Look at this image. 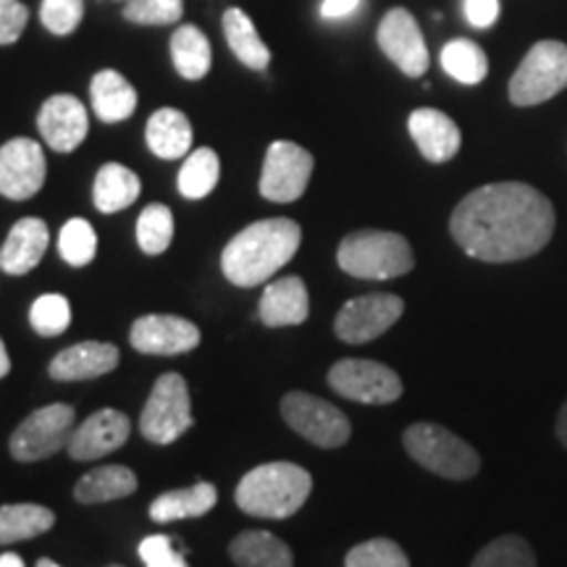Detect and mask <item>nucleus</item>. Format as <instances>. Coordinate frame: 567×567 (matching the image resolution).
<instances>
[{"mask_svg":"<svg viewBox=\"0 0 567 567\" xmlns=\"http://www.w3.org/2000/svg\"><path fill=\"white\" fill-rule=\"evenodd\" d=\"M555 224L547 195L523 182H496L457 203L450 231L460 250L481 264H517L549 245Z\"/></svg>","mask_w":567,"mask_h":567,"instance_id":"1","label":"nucleus"},{"mask_svg":"<svg viewBox=\"0 0 567 567\" xmlns=\"http://www.w3.org/2000/svg\"><path fill=\"white\" fill-rule=\"evenodd\" d=\"M302 245V229L292 218H266L234 234L221 252V271L234 287H258L281 271Z\"/></svg>","mask_w":567,"mask_h":567,"instance_id":"2","label":"nucleus"},{"mask_svg":"<svg viewBox=\"0 0 567 567\" xmlns=\"http://www.w3.org/2000/svg\"><path fill=\"white\" fill-rule=\"evenodd\" d=\"M310 492H313V476L302 465L279 460L245 473L234 492V502L250 517L287 520L300 513Z\"/></svg>","mask_w":567,"mask_h":567,"instance_id":"3","label":"nucleus"},{"mask_svg":"<svg viewBox=\"0 0 567 567\" xmlns=\"http://www.w3.org/2000/svg\"><path fill=\"white\" fill-rule=\"evenodd\" d=\"M337 264L354 279L386 281L413 271L415 255L402 234L360 229L339 243Z\"/></svg>","mask_w":567,"mask_h":567,"instance_id":"4","label":"nucleus"},{"mask_svg":"<svg viewBox=\"0 0 567 567\" xmlns=\"http://www.w3.org/2000/svg\"><path fill=\"white\" fill-rule=\"evenodd\" d=\"M405 452L425 471L450 481H467L478 476L481 457L465 439L452 434L439 423H413L402 434Z\"/></svg>","mask_w":567,"mask_h":567,"instance_id":"5","label":"nucleus"},{"mask_svg":"<svg viewBox=\"0 0 567 567\" xmlns=\"http://www.w3.org/2000/svg\"><path fill=\"white\" fill-rule=\"evenodd\" d=\"M567 87V45L559 40H542L526 53L509 80V103L530 109L551 101Z\"/></svg>","mask_w":567,"mask_h":567,"instance_id":"6","label":"nucleus"},{"mask_svg":"<svg viewBox=\"0 0 567 567\" xmlns=\"http://www.w3.org/2000/svg\"><path fill=\"white\" fill-rule=\"evenodd\" d=\"M195 425L193 400L182 373H163L153 384L140 415V434L151 444L168 446Z\"/></svg>","mask_w":567,"mask_h":567,"instance_id":"7","label":"nucleus"},{"mask_svg":"<svg viewBox=\"0 0 567 567\" xmlns=\"http://www.w3.org/2000/svg\"><path fill=\"white\" fill-rule=\"evenodd\" d=\"M74 425V408L66 402H53V405L34 410L11 434V457L19 463H40V460L59 455L61 450H66Z\"/></svg>","mask_w":567,"mask_h":567,"instance_id":"8","label":"nucleus"},{"mask_svg":"<svg viewBox=\"0 0 567 567\" xmlns=\"http://www.w3.org/2000/svg\"><path fill=\"white\" fill-rule=\"evenodd\" d=\"M281 417L295 434L321 450H339L350 442L352 423L342 410L308 392H289L281 396Z\"/></svg>","mask_w":567,"mask_h":567,"instance_id":"9","label":"nucleus"},{"mask_svg":"<svg viewBox=\"0 0 567 567\" xmlns=\"http://www.w3.org/2000/svg\"><path fill=\"white\" fill-rule=\"evenodd\" d=\"M329 386L360 405H392L402 396V379L379 360L342 358L331 365Z\"/></svg>","mask_w":567,"mask_h":567,"instance_id":"10","label":"nucleus"},{"mask_svg":"<svg viewBox=\"0 0 567 567\" xmlns=\"http://www.w3.org/2000/svg\"><path fill=\"white\" fill-rule=\"evenodd\" d=\"M405 313V300L400 295L375 292L360 295L344 302L334 318V334L347 344H365L386 334Z\"/></svg>","mask_w":567,"mask_h":567,"instance_id":"11","label":"nucleus"},{"mask_svg":"<svg viewBox=\"0 0 567 567\" xmlns=\"http://www.w3.org/2000/svg\"><path fill=\"white\" fill-rule=\"evenodd\" d=\"M313 176V155L297 142L276 140L268 147L260 174V195L271 203L300 200Z\"/></svg>","mask_w":567,"mask_h":567,"instance_id":"12","label":"nucleus"},{"mask_svg":"<svg viewBox=\"0 0 567 567\" xmlns=\"http://www.w3.org/2000/svg\"><path fill=\"white\" fill-rule=\"evenodd\" d=\"M375 40H379V48L384 51L389 61L394 63L396 69L405 76H423L429 71L431 55L429 48H425L423 32L417 27L415 17L405 9H392L381 19L379 32H375Z\"/></svg>","mask_w":567,"mask_h":567,"instance_id":"13","label":"nucleus"},{"mask_svg":"<svg viewBox=\"0 0 567 567\" xmlns=\"http://www.w3.org/2000/svg\"><path fill=\"white\" fill-rule=\"evenodd\" d=\"M45 174L48 163L40 142L17 137L0 147V195L9 200H30L38 195Z\"/></svg>","mask_w":567,"mask_h":567,"instance_id":"14","label":"nucleus"},{"mask_svg":"<svg viewBox=\"0 0 567 567\" xmlns=\"http://www.w3.org/2000/svg\"><path fill=\"white\" fill-rule=\"evenodd\" d=\"M130 434V415L122 413V410L105 408L92 413L90 417H84L80 425H74L66 452L71 460L90 463V460H101L105 455H111V452L122 450Z\"/></svg>","mask_w":567,"mask_h":567,"instance_id":"15","label":"nucleus"},{"mask_svg":"<svg viewBox=\"0 0 567 567\" xmlns=\"http://www.w3.org/2000/svg\"><path fill=\"white\" fill-rule=\"evenodd\" d=\"M200 329L193 321L182 316H166V313H151L142 316L132 323L130 342L142 354H172L193 352L200 344Z\"/></svg>","mask_w":567,"mask_h":567,"instance_id":"16","label":"nucleus"},{"mask_svg":"<svg viewBox=\"0 0 567 567\" xmlns=\"http://www.w3.org/2000/svg\"><path fill=\"white\" fill-rule=\"evenodd\" d=\"M38 130L55 153L76 151L90 132L87 109L74 95L48 97L38 113Z\"/></svg>","mask_w":567,"mask_h":567,"instance_id":"17","label":"nucleus"},{"mask_svg":"<svg viewBox=\"0 0 567 567\" xmlns=\"http://www.w3.org/2000/svg\"><path fill=\"white\" fill-rule=\"evenodd\" d=\"M122 363V352L111 342H80L61 350L48 365V373L55 381H90L116 371Z\"/></svg>","mask_w":567,"mask_h":567,"instance_id":"18","label":"nucleus"},{"mask_svg":"<svg viewBox=\"0 0 567 567\" xmlns=\"http://www.w3.org/2000/svg\"><path fill=\"white\" fill-rule=\"evenodd\" d=\"M51 245V229L42 218H21L11 226L9 237L0 247V271L9 276H24L40 266Z\"/></svg>","mask_w":567,"mask_h":567,"instance_id":"19","label":"nucleus"},{"mask_svg":"<svg viewBox=\"0 0 567 567\" xmlns=\"http://www.w3.org/2000/svg\"><path fill=\"white\" fill-rule=\"evenodd\" d=\"M408 130L417 151L431 163L452 161L460 153V145H463L460 126L436 109H417L410 113Z\"/></svg>","mask_w":567,"mask_h":567,"instance_id":"20","label":"nucleus"},{"mask_svg":"<svg viewBox=\"0 0 567 567\" xmlns=\"http://www.w3.org/2000/svg\"><path fill=\"white\" fill-rule=\"evenodd\" d=\"M258 316L268 329H281V326H300L310 316V295L300 276H284L266 284L264 297H260Z\"/></svg>","mask_w":567,"mask_h":567,"instance_id":"21","label":"nucleus"},{"mask_svg":"<svg viewBox=\"0 0 567 567\" xmlns=\"http://www.w3.org/2000/svg\"><path fill=\"white\" fill-rule=\"evenodd\" d=\"M92 111L103 124L126 122L137 111V90L132 87L124 74L113 69H103L92 76L90 84Z\"/></svg>","mask_w":567,"mask_h":567,"instance_id":"22","label":"nucleus"},{"mask_svg":"<svg viewBox=\"0 0 567 567\" xmlns=\"http://www.w3.org/2000/svg\"><path fill=\"white\" fill-rule=\"evenodd\" d=\"M226 551L237 567H295L289 544L268 530H243L231 538Z\"/></svg>","mask_w":567,"mask_h":567,"instance_id":"23","label":"nucleus"},{"mask_svg":"<svg viewBox=\"0 0 567 567\" xmlns=\"http://www.w3.org/2000/svg\"><path fill=\"white\" fill-rule=\"evenodd\" d=\"M145 142L153 155L163 161H176L193 147V124L176 109H161L147 118Z\"/></svg>","mask_w":567,"mask_h":567,"instance_id":"24","label":"nucleus"},{"mask_svg":"<svg viewBox=\"0 0 567 567\" xmlns=\"http://www.w3.org/2000/svg\"><path fill=\"white\" fill-rule=\"evenodd\" d=\"M218 502V488L208 481H197L195 486L174 488V492L161 494L151 505L153 523H174L189 520V517L208 515Z\"/></svg>","mask_w":567,"mask_h":567,"instance_id":"25","label":"nucleus"},{"mask_svg":"<svg viewBox=\"0 0 567 567\" xmlns=\"http://www.w3.org/2000/svg\"><path fill=\"white\" fill-rule=\"evenodd\" d=\"M137 492V476L126 465H101L84 473L74 486V499L80 505H105V502L124 499Z\"/></svg>","mask_w":567,"mask_h":567,"instance_id":"26","label":"nucleus"},{"mask_svg":"<svg viewBox=\"0 0 567 567\" xmlns=\"http://www.w3.org/2000/svg\"><path fill=\"white\" fill-rule=\"evenodd\" d=\"M142 193L140 176L122 163H105L95 176L92 187V203L101 213H118L137 203Z\"/></svg>","mask_w":567,"mask_h":567,"instance_id":"27","label":"nucleus"},{"mask_svg":"<svg viewBox=\"0 0 567 567\" xmlns=\"http://www.w3.org/2000/svg\"><path fill=\"white\" fill-rule=\"evenodd\" d=\"M55 526V513L45 505L19 502V505H0V547L30 542L48 534Z\"/></svg>","mask_w":567,"mask_h":567,"instance_id":"28","label":"nucleus"},{"mask_svg":"<svg viewBox=\"0 0 567 567\" xmlns=\"http://www.w3.org/2000/svg\"><path fill=\"white\" fill-rule=\"evenodd\" d=\"M224 38L229 42L231 53L245 63L247 69L264 71L271 63V51L264 40H260L258 30H255L252 19L247 17L243 9H229L221 19Z\"/></svg>","mask_w":567,"mask_h":567,"instance_id":"29","label":"nucleus"},{"mask_svg":"<svg viewBox=\"0 0 567 567\" xmlns=\"http://www.w3.org/2000/svg\"><path fill=\"white\" fill-rule=\"evenodd\" d=\"M172 61L179 76L189 82L203 80L210 71V42L193 24H182L172 38Z\"/></svg>","mask_w":567,"mask_h":567,"instance_id":"30","label":"nucleus"},{"mask_svg":"<svg viewBox=\"0 0 567 567\" xmlns=\"http://www.w3.org/2000/svg\"><path fill=\"white\" fill-rule=\"evenodd\" d=\"M218 176H221V161L213 147H197L184 158L182 172H179V193L187 200H203L216 189Z\"/></svg>","mask_w":567,"mask_h":567,"instance_id":"31","label":"nucleus"},{"mask_svg":"<svg viewBox=\"0 0 567 567\" xmlns=\"http://www.w3.org/2000/svg\"><path fill=\"white\" fill-rule=\"evenodd\" d=\"M442 69L460 84H481L488 74V59L473 40H452L442 51Z\"/></svg>","mask_w":567,"mask_h":567,"instance_id":"32","label":"nucleus"},{"mask_svg":"<svg viewBox=\"0 0 567 567\" xmlns=\"http://www.w3.org/2000/svg\"><path fill=\"white\" fill-rule=\"evenodd\" d=\"M471 567H538V559L526 538L517 534H505L488 542L473 557Z\"/></svg>","mask_w":567,"mask_h":567,"instance_id":"33","label":"nucleus"},{"mask_svg":"<svg viewBox=\"0 0 567 567\" xmlns=\"http://www.w3.org/2000/svg\"><path fill=\"white\" fill-rule=\"evenodd\" d=\"M174 213L168 205L153 203L137 218V245L145 255H161L172 247Z\"/></svg>","mask_w":567,"mask_h":567,"instance_id":"34","label":"nucleus"},{"mask_svg":"<svg viewBox=\"0 0 567 567\" xmlns=\"http://www.w3.org/2000/svg\"><path fill=\"white\" fill-rule=\"evenodd\" d=\"M59 252L74 268L92 264L97 252V234L92 229V224L84 221V218H71V221L63 224L59 234Z\"/></svg>","mask_w":567,"mask_h":567,"instance_id":"35","label":"nucleus"},{"mask_svg":"<svg viewBox=\"0 0 567 567\" xmlns=\"http://www.w3.org/2000/svg\"><path fill=\"white\" fill-rule=\"evenodd\" d=\"M344 567H410V559L400 544L379 536L347 551Z\"/></svg>","mask_w":567,"mask_h":567,"instance_id":"36","label":"nucleus"},{"mask_svg":"<svg viewBox=\"0 0 567 567\" xmlns=\"http://www.w3.org/2000/svg\"><path fill=\"white\" fill-rule=\"evenodd\" d=\"M30 323L42 339L61 337L71 326V305L63 295H42L32 302Z\"/></svg>","mask_w":567,"mask_h":567,"instance_id":"37","label":"nucleus"},{"mask_svg":"<svg viewBox=\"0 0 567 567\" xmlns=\"http://www.w3.org/2000/svg\"><path fill=\"white\" fill-rule=\"evenodd\" d=\"M184 0H126L124 19L142 27H166L179 21Z\"/></svg>","mask_w":567,"mask_h":567,"instance_id":"38","label":"nucleus"},{"mask_svg":"<svg viewBox=\"0 0 567 567\" xmlns=\"http://www.w3.org/2000/svg\"><path fill=\"white\" fill-rule=\"evenodd\" d=\"M84 17V3L82 0H42L40 6V21L45 24L48 32L71 34L80 27Z\"/></svg>","mask_w":567,"mask_h":567,"instance_id":"39","label":"nucleus"},{"mask_svg":"<svg viewBox=\"0 0 567 567\" xmlns=\"http://www.w3.org/2000/svg\"><path fill=\"white\" fill-rule=\"evenodd\" d=\"M137 555L145 567H189L182 551H176L172 536H145L140 542Z\"/></svg>","mask_w":567,"mask_h":567,"instance_id":"40","label":"nucleus"},{"mask_svg":"<svg viewBox=\"0 0 567 567\" xmlns=\"http://www.w3.org/2000/svg\"><path fill=\"white\" fill-rule=\"evenodd\" d=\"M30 9L19 0H0V45H13L27 30Z\"/></svg>","mask_w":567,"mask_h":567,"instance_id":"41","label":"nucleus"},{"mask_svg":"<svg viewBox=\"0 0 567 567\" xmlns=\"http://www.w3.org/2000/svg\"><path fill=\"white\" fill-rule=\"evenodd\" d=\"M465 17L473 27L486 30L499 17V0H465Z\"/></svg>","mask_w":567,"mask_h":567,"instance_id":"42","label":"nucleus"},{"mask_svg":"<svg viewBox=\"0 0 567 567\" xmlns=\"http://www.w3.org/2000/svg\"><path fill=\"white\" fill-rule=\"evenodd\" d=\"M358 6L360 0H323L321 13L326 19H342V17H350Z\"/></svg>","mask_w":567,"mask_h":567,"instance_id":"43","label":"nucleus"},{"mask_svg":"<svg viewBox=\"0 0 567 567\" xmlns=\"http://www.w3.org/2000/svg\"><path fill=\"white\" fill-rule=\"evenodd\" d=\"M557 439H559V444L565 446L567 450V400L563 402V408H559V415H557Z\"/></svg>","mask_w":567,"mask_h":567,"instance_id":"44","label":"nucleus"},{"mask_svg":"<svg viewBox=\"0 0 567 567\" xmlns=\"http://www.w3.org/2000/svg\"><path fill=\"white\" fill-rule=\"evenodd\" d=\"M11 371V358H9V350H6L3 339H0V379H6Z\"/></svg>","mask_w":567,"mask_h":567,"instance_id":"45","label":"nucleus"},{"mask_svg":"<svg viewBox=\"0 0 567 567\" xmlns=\"http://www.w3.org/2000/svg\"><path fill=\"white\" fill-rule=\"evenodd\" d=\"M0 567H27V565L24 559L13 555V551H3V555H0Z\"/></svg>","mask_w":567,"mask_h":567,"instance_id":"46","label":"nucleus"},{"mask_svg":"<svg viewBox=\"0 0 567 567\" xmlns=\"http://www.w3.org/2000/svg\"><path fill=\"white\" fill-rule=\"evenodd\" d=\"M34 567H61V565L51 557H42V559H38V565H34Z\"/></svg>","mask_w":567,"mask_h":567,"instance_id":"47","label":"nucleus"},{"mask_svg":"<svg viewBox=\"0 0 567 567\" xmlns=\"http://www.w3.org/2000/svg\"><path fill=\"white\" fill-rule=\"evenodd\" d=\"M105 567H124V565H105Z\"/></svg>","mask_w":567,"mask_h":567,"instance_id":"48","label":"nucleus"}]
</instances>
